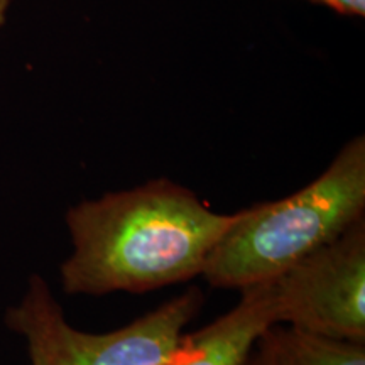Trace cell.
<instances>
[{
	"instance_id": "obj_1",
	"label": "cell",
	"mask_w": 365,
	"mask_h": 365,
	"mask_svg": "<svg viewBox=\"0 0 365 365\" xmlns=\"http://www.w3.org/2000/svg\"><path fill=\"white\" fill-rule=\"evenodd\" d=\"M237 213H217L168 178L85 200L66 212V294L148 293L202 276Z\"/></svg>"
},
{
	"instance_id": "obj_2",
	"label": "cell",
	"mask_w": 365,
	"mask_h": 365,
	"mask_svg": "<svg viewBox=\"0 0 365 365\" xmlns=\"http://www.w3.org/2000/svg\"><path fill=\"white\" fill-rule=\"evenodd\" d=\"M365 218V137L350 139L293 195L237 212L202 276L217 289L271 281Z\"/></svg>"
},
{
	"instance_id": "obj_3",
	"label": "cell",
	"mask_w": 365,
	"mask_h": 365,
	"mask_svg": "<svg viewBox=\"0 0 365 365\" xmlns=\"http://www.w3.org/2000/svg\"><path fill=\"white\" fill-rule=\"evenodd\" d=\"M202 307L203 293L190 287L117 330L81 331L68 323L48 282L33 274L22 299L7 309L6 325L24 336L31 365H161Z\"/></svg>"
},
{
	"instance_id": "obj_4",
	"label": "cell",
	"mask_w": 365,
	"mask_h": 365,
	"mask_svg": "<svg viewBox=\"0 0 365 365\" xmlns=\"http://www.w3.org/2000/svg\"><path fill=\"white\" fill-rule=\"evenodd\" d=\"M264 284L276 325L365 341V218Z\"/></svg>"
},
{
	"instance_id": "obj_5",
	"label": "cell",
	"mask_w": 365,
	"mask_h": 365,
	"mask_svg": "<svg viewBox=\"0 0 365 365\" xmlns=\"http://www.w3.org/2000/svg\"><path fill=\"white\" fill-rule=\"evenodd\" d=\"M272 325L276 318L267 286H249L240 291V301L230 312L186 333L180 349L161 365H240Z\"/></svg>"
},
{
	"instance_id": "obj_6",
	"label": "cell",
	"mask_w": 365,
	"mask_h": 365,
	"mask_svg": "<svg viewBox=\"0 0 365 365\" xmlns=\"http://www.w3.org/2000/svg\"><path fill=\"white\" fill-rule=\"evenodd\" d=\"M276 365H365V341L336 340L272 325L266 330Z\"/></svg>"
},
{
	"instance_id": "obj_7",
	"label": "cell",
	"mask_w": 365,
	"mask_h": 365,
	"mask_svg": "<svg viewBox=\"0 0 365 365\" xmlns=\"http://www.w3.org/2000/svg\"><path fill=\"white\" fill-rule=\"evenodd\" d=\"M308 2L323 6L345 17H364L365 0H308Z\"/></svg>"
},
{
	"instance_id": "obj_8",
	"label": "cell",
	"mask_w": 365,
	"mask_h": 365,
	"mask_svg": "<svg viewBox=\"0 0 365 365\" xmlns=\"http://www.w3.org/2000/svg\"><path fill=\"white\" fill-rule=\"evenodd\" d=\"M240 365H276V360H274V354L271 349V344H269L266 331L262 333V336L255 341L254 349L250 350V354L245 357L244 362Z\"/></svg>"
},
{
	"instance_id": "obj_9",
	"label": "cell",
	"mask_w": 365,
	"mask_h": 365,
	"mask_svg": "<svg viewBox=\"0 0 365 365\" xmlns=\"http://www.w3.org/2000/svg\"><path fill=\"white\" fill-rule=\"evenodd\" d=\"M12 0H0V27L6 24L7 21V12L9 7H11Z\"/></svg>"
}]
</instances>
